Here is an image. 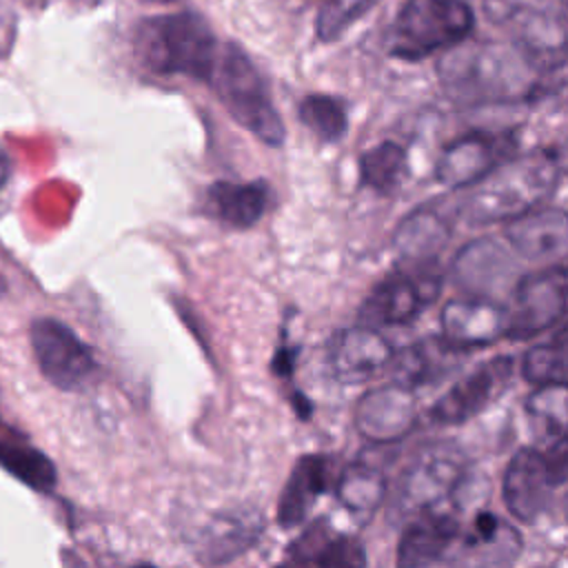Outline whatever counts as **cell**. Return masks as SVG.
Instances as JSON below:
<instances>
[{"instance_id":"31","label":"cell","mask_w":568,"mask_h":568,"mask_svg":"<svg viewBox=\"0 0 568 568\" xmlns=\"http://www.w3.org/2000/svg\"><path fill=\"white\" fill-rule=\"evenodd\" d=\"M528 413L544 428L550 444L566 430V386H539L528 399Z\"/></svg>"},{"instance_id":"26","label":"cell","mask_w":568,"mask_h":568,"mask_svg":"<svg viewBox=\"0 0 568 568\" xmlns=\"http://www.w3.org/2000/svg\"><path fill=\"white\" fill-rule=\"evenodd\" d=\"M388 490L384 466L373 459L351 462L337 479V497L353 513H373Z\"/></svg>"},{"instance_id":"28","label":"cell","mask_w":568,"mask_h":568,"mask_svg":"<svg viewBox=\"0 0 568 568\" xmlns=\"http://www.w3.org/2000/svg\"><path fill=\"white\" fill-rule=\"evenodd\" d=\"M0 466L33 490L47 493L55 486V466L31 446L0 442Z\"/></svg>"},{"instance_id":"12","label":"cell","mask_w":568,"mask_h":568,"mask_svg":"<svg viewBox=\"0 0 568 568\" xmlns=\"http://www.w3.org/2000/svg\"><path fill=\"white\" fill-rule=\"evenodd\" d=\"M442 337L459 351L488 346L506 337V306L488 297H455L444 304Z\"/></svg>"},{"instance_id":"15","label":"cell","mask_w":568,"mask_h":568,"mask_svg":"<svg viewBox=\"0 0 568 568\" xmlns=\"http://www.w3.org/2000/svg\"><path fill=\"white\" fill-rule=\"evenodd\" d=\"M555 484L544 453L519 448L504 475V504L519 521H535L548 506Z\"/></svg>"},{"instance_id":"10","label":"cell","mask_w":568,"mask_h":568,"mask_svg":"<svg viewBox=\"0 0 568 568\" xmlns=\"http://www.w3.org/2000/svg\"><path fill=\"white\" fill-rule=\"evenodd\" d=\"M31 346L42 375L62 390L80 388L95 371L89 346L53 317H40L31 324Z\"/></svg>"},{"instance_id":"3","label":"cell","mask_w":568,"mask_h":568,"mask_svg":"<svg viewBox=\"0 0 568 568\" xmlns=\"http://www.w3.org/2000/svg\"><path fill=\"white\" fill-rule=\"evenodd\" d=\"M133 51L140 64L158 75L209 80L220 47L204 16L175 11L138 22Z\"/></svg>"},{"instance_id":"7","label":"cell","mask_w":568,"mask_h":568,"mask_svg":"<svg viewBox=\"0 0 568 568\" xmlns=\"http://www.w3.org/2000/svg\"><path fill=\"white\" fill-rule=\"evenodd\" d=\"M442 280L444 275L437 262L408 264V268L388 275L368 293L359 306L357 324L377 331L415 320L424 306L437 300Z\"/></svg>"},{"instance_id":"19","label":"cell","mask_w":568,"mask_h":568,"mask_svg":"<svg viewBox=\"0 0 568 568\" xmlns=\"http://www.w3.org/2000/svg\"><path fill=\"white\" fill-rule=\"evenodd\" d=\"M510 248L526 260L564 255L568 242V217L564 209H535L506 226Z\"/></svg>"},{"instance_id":"6","label":"cell","mask_w":568,"mask_h":568,"mask_svg":"<svg viewBox=\"0 0 568 568\" xmlns=\"http://www.w3.org/2000/svg\"><path fill=\"white\" fill-rule=\"evenodd\" d=\"M466 457L453 444L424 448L399 475L390 493L393 521H408L417 515L446 504L462 486Z\"/></svg>"},{"instance_id":"2","label":"cell","mask_w":568,"mask_h":568,"mask_svg":"<svg viewBox=\"0 0 568 568\" xmlns=\"http://www.w3.org/2000/svg\"><path fill=\"white\" fill-rule=\"evenodd\" d=\"M561 180V155L552 149L528 151L499 164L475 184L464 202L470 224L513 222L539 209Z\"/></svg>"},{"instance_id":"22","label":"cell","mask_w":568,"mask_h":568,"mask_svg":"<svg viewBox=\"0 0 568 568\" xmlns=\"http://www.w3.org/2000/svg\"><path fill=\"white\" fill-rule=\"evenodd\" d=\"M450 237V224L433 209H417L402 220L393 235V248L406 264L437 262Z\"/></svg>"},{"instance_id":"25","label":"cell","mask_w":568,"mask_h":568,"mask_svg":"<svg viewBox=\"0 0 568 568\" xmlns=\"http://www.w3.org/2000/svg\"><path fill=\"white\" fill-rule=\"evenodd\" d=\"M293 559L308 568H366L364 546L348 535L331 537L324 526H315L293 546Z\"/></svg>"},{"instance_id":"5","label":"cell","mask_w":568,"mask_h":568,"mask_svg":"<svg viewBox=\"0 0 568 568\" xmlns=\"http://www.w3.org/2000/svg\"><path fill=\"white\" fill-rule=\"evenodd\" d=\"M475 13L464 0H408L390 31V55L417 62L470 36Z\"/></svg>"},{"instance_id":"18","label":"cell","mask_w":568,"mask_h":568,"mask_svg":"<svg viewBox=\"0 0 568 568\" xmlns=\"http://www.w3.org/2000/svg\"><path fill=\"white\" fill-rule=\"evenodd\" d=\"M453 273L455 282L470 295L493 300L495 291L504 288L513 280L515 264L506 248L495 240H477L459 251Z\"/></svg>"},{"instance_id":"27","label":"cell","mask_w":568,"mask_h":568,"mask_svg":"<svg viewBox=\"0 0 568 568\" xmlns=\"http://www.w3.org/2000/svg\"><path fill=\"white\" fill-rule=\"evenodd\" d=\"M406 166H408L406 151L390 140L366 149L359 158L362 182L375 193H384V195L395 191L402 184L408 171Z\"/></svg>"},{"instance_id":"32","label":"cell","mask_w":568,"mask_h":568,"mask_svg":"<svg viewBox=\"0 0 568 568\" xmlns=\"http://www.w3.org/2000/svg\"><path fill=\"white\" fill-rule=\"evenodd\" d=\"M373 4L375 0H322L315 18L317 38L322 42H333Z\"/></svg>"},{"instance_id":"8","label":"cell","mask_w":568,"mask_h":568,"mask_svg":"<svg viewBox=\"0 0 568 568\" xmlns=\"http://www.w3.org/2000/svg\"><path fill=\"white\" fill-rule=\"evenodd\" d=\"M566 284L564 264L519 277L506 308V337L530 339L555 326L566 313Z\"/></svg>"},{"instance_id":"30","label":"cell","mask_w":568,"mask_h":568,"mask_svg":"<svg viewBox=\"0 0 568 568\" xmlns=\"http://www.w3.org/2000/svg\"><path fill=\"white\" fill-rule=\"evenodd\" d=\"M297 115L324 142H337L348 129L344 104L333 95H306L297 106Z\"/></svg>"},{"instance_id":"1","label":"cell","mask_w":568,"mask_h":568,"mask_svg":"<svg viewBox=\"0 0 568 568\" xmlns=\"http://www.w3.org/2000/svg\"><path fill=\"white\" fill-rule=\"evenodd\" d=\"M530 42H466L444 51L437 75L448 98L462 104L535 100L564 87V55Z\"/></svg>"},{"instance_id":"13","label":"cell","mask_w":568,"mask_h":568,"mask_svg":"<svg viewBox=\"0 0 568 568\" xmlns=\"http://www.w3.org/2000/svg\"><path fill=\"white\" fill-rule=\"evenodd\" d=\"M415 417L413 393L397 384L362 395L355 406V428L373 444H395L413 428Z\"/></svg>"},{"instance_id":"34","label":"cell","mask_w":568,"mask_h":568,"mask_svg":"<svg viewBox=\"0 0 568 568\" xmlns=\"http://www.w3.org/2000/svg\"><path fill=\"white\" fill-rule=\"evenodd\" d=\"M293 404H295V410H297V415H300V417H304V419H306V417L311 415V404H308V399H306L304 395H300V393H297V395L293 397Z\"/></svg>"},{"instance_id":"35","label":"cell","mask_w":568,"mask_h":568,"mask_svg":"<svg viewBox=\"0 0 568 568\" xmlns=\"http://www.w3.org/2000/svg\"><path fill=\"white\" fill-rule=\"evenodd\" d=\"M7 178H9V158L0 146V186L7 182Z\"/></svg>"},{"instance_id":"37","label":"cell","mask_w":568,"mask_h":568,"mask_svg":"<svg viewBox=\"0 0 568 568\" xmlns=\"http://www.w3.org/2000/svg\"><path fill=\"white\" fill-rule=\"evenodd\" d=\"M144 2H151V4H171L175 0H144Z\"/></svg>"},{"instance_id":"11","label":"cell","mask_w":568,"mask_h":568,"mask_svg":"<svg viewBox=\"0 0 568 568\" xmlns=\"http://www.w3.org/2000/svg\"><path fill=\"white\" fill-rule=\"evenodd\" d=\"M513 375V359L501 355L477 366L444 393L430 408V419L450 426L479 415L506 388Z\"/></svg>"},{"instance_id":"33","label":"cell","mask_w":568,"mask_h":568,"mask_svg":"<svg viewBox=\"0 0 568 568\" xmlns=\"http://www.w3.org/2000/svg\"><path fill=\"white\" fill-rule=\"evenodd\" d=\"M293 353H295V351H288L286 346H282V348L277 351V355H275V359H273V371H275V375H282V377L291 375L293 362H295V355H293Z\"/></svg>"},{"instance_id":"24","label":"cell","mask_w":568,"mask_h":568,"mask_svg":"<svg viewBox=\"0 0 568 568\" xmlns=\"http://www.w3.org/2000/svg\"><path fill=\"white\" fill-rule=\"evenodd\" d=\"M260 513L244 508L237 513H224L211 521L202 539V557L209 564H222L244 552L260 537Z\"/></svg>"},{"instance_id":"9","label":"cell","mask_w":568,"mask_h":568,"mask_svg":"<svg viewBox=\"0 0 568 568\" xmlns=\"http://www.w3.org/2000/svg\"><path fill=\"white\" fill-rule=\"evenodd\" d=\"M515 155L517 135L513 131H473L444 146L435 178L448 189L473 186Z\"/></svg>"},{"instance_id":"23","label":"cell","mask_w":568,"mask_h":568,"mask_svg":"<svg viewBox=\"0 0 568 568\" xmlns=\"http://www.w3.org/2000/svg\"><path fill=\"white\" fill-rule=\"evenodd\" d=\"M326 473H328V464L320 455H306L295 464L277 504L280 526L295 528L297 524L304 521L315 499L326 488V477H328Z\"/></svg>"},{"instance_id":"29","label":"cell","mask_w":568,"mask_h":568,"mask_svg":"<svg viewBox=\"0 0 568 568\" xmlns=\"http://www.w3.org/2000/svg\"><path fill=\"white\" fill-rule=\"evenodd\" d=\"M521 373L526 382L535 386H566L568 366L564 331H559L555 342L532 346L521 359Z\"/></svg>"},{"instance_id":"38","label":"cell","mask_w":568,"mask_h":568,"mask_svg":"<svg viewBox=\"0 0 568 568\" xmlns=\"http://www.w3.org/2000/svg\"><path fill=\"white\" fill-rule=\"evenodd\" d=\"M4 291H7V284H4V280H2V277H0V297H2V295H4Z\"/></svg>"},{"instance_id":"39","label":"cell","mask_w":568,"mask_h":568,"mask_svg":"<svg viewBox=\"0 0 568 568\" xmlns=\"http://www.w3.org/2000/svg\"><path fill=\"white\" fill-rule=\"evenodd\" d=\"M135 568H153V566H135Z\"/></svg>"},{"instance_id":"4","label":"cell","mask_w":568,"mask_h":568,"mask_svg":"<svg viewBox=\"0 0 568 568\" xmlns=\"http://www.w3.org/2000/svg\"><path fill=\"white\" fill-rule=\"evenodd\" d=\"M209 82L222 106L240 126L264 144H284L286 131L266 82L255 62L235 42L220 47Z\"/></svg>"},{"instance_id":"20","label":"cell","mask_w":568,"mask_h":568,"mask_svg":"<svg viewBox=\"0 0 568 568\" xmlns=\"http://www.w3.org/2000/svg\"><path fill=\"white\" fill-rule=\"evenodd\" d=\"M459 353L462 351L448 344L444 337L419 339L390 357L388 366L393 373V384L410 393L419 386L435 384L457 366Z\"/></svg>"},{"instance_id":"36","label":"cell","mask_w":568,"mask_h":568,"mask_svg":"<svg viewBox=\"0 0 568 568\" xmlns=\"http://www.w3.org/2000/svg\"><path fill=\"white\" fill-rule=\"evenodd\" d=\"M277 568H308L304 561H300V559H291V561H284V564H280Z\"/></svg>"},{"instance_id":"14","label":"cell","mask_w":568,"mask_h":568,"mask_svg":"<svg viewBox=\"0 0 568 568\" xmlns=\"http://www.w3.org/2000/svg\"><path fill=\"white\" fill-rule=\"evenodd\" d=\"M393 348L388 339L368 326L339 331L328 346V368L344 384H362L390 364Z\"/></svg>"},{"instance_id":"16","label":"cell","mask_w":568,"mask_h":568,"mask_svg":"<svg viewBox=\"0 0 568 568\" xmlns=\"http://www.w3.org/2000/svg\"><path fill=\"white\" fill-rule=\"evenodd\" d=\"M459 535V519L446 504L417 515L397 546V568H428Z\"/></svg>"},{"instance_id":"21","label":"cell","mask_w":568,"mask_h":568,"mask_svg":"<svg viewBox=\"0 0 568 568\" xmlns=\"http://www.w3.org/2000/svg\"><path fill=\"white\" fill-rule=\"evenodd\" d=\"M268 193V184L262 180L213 182L204 193V211L231 229H248L266 213Z\"/></svg>"},{"instance_id":"17","label":"cell","mask_w":568,"mask_h":568,"mask_svg":"<svg viewBox=\"0 0 568 568\" xmlns=\"http://www.w3.org/2000/svg\"><path fill=\"white\" fill-rule=\"evenodd\" d=\"M519 550V532L493 513L479 510L455 557V568H510Z\"/></svg>"}]
</instances>
